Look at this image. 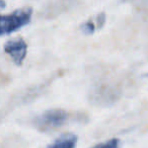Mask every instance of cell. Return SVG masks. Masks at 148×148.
<instances>
[{
    "instance_id": "cell-1",
    "label": "cell",
    "mask_w": 148,
    "mask_h": 148,
    "mask_svg": "<svg viewBox=\"0 0 148 148\" xmlns=\"http://www.w3.org/2000/svg\"><path fill=\"white\" fill-rule=\"evenodd\" d=\"M32 8L27 7L15 10L9 14L0 15V37L14 33L27 25L32 19Z\"/></svg>"
},
{
    "instance_id": "cell-2",
    "label": "cell",
    "mask_w": 148,
    "mask_h": 148,
    "mask_svg": "<svg viewBox=\"0 0 148 148\" xmlns=\"http://www.w3.org/2000/svg\"><path fill=\"white\" fill-rule=\"evenodd\" d=\"M67 112L64 110L55 109L45 112L40 117H38L35 122V125L40 131L50 132L59 129L67 122Z\"/></svg>"
},
{
    "instance_id": "cell-3",
    "label": "cell",
    "mask_w": 148,
    "mask_h": 148,
    "mask_svg": "<svg viewBox=\"0 0 148 148\" xmlns=\"http://www.w3.org/2000/svg\"><path fill=\"white\" fill-rule=\"evenodd\" d=\"M4 52L12 58V60L17 65H21L27 56V43L23 39H15L12 41H9L5 44Z\"/></svg>"
},
{
    "instance_id": "cell-4",
    "label": "cell",
    "mask_w": 148,
    "mask_h": 148,
    "mask_svg": "<svg viewBox=\"0 0 148 148\" xmlns=\"http://www.w3.org/2000/svg\"><path fill=\"white\" fill-rule=\"evenodd\" d=\"M77 143V136L74 134H64L55 140L48 148H75Z\"/></svg>"
},
{
    "instance_id": "cell-5",
    "label": "cell",
    "mask_w": 148,
    "mask_h": 148,
    "mask_svg": "<svg viewBox=\"0 0 148 148\" xmlns=\"http://www.w3.org/2000/svg\"><path fill=\"white\" fill-rule=\"evenodd\" d=\"M93 148H122V143L119 139L113 138V139H110L108 141L95 146Z\"/></svg>"
},
{
    "instance_id": "cell-6",
    "label": "cell",
    "mask_w": 148,
    "mask_h": 148,
    "mask_svg": "<svg viewBox=\"0 0 148 148\" xmlns=\"http://www.w3.org/2000/svg\"><path fill=\"white\" fill-rule=\"evenodd\" d=\"M81 29H82V32L84 34H92L95 29V23H91V21H87V23H85L84 25L81 27Z\"/></svg>"
},
{
    "instance_id": "cell-7",
    "label": "cell",
    "mask_w": 148,
    "mask_h": 148,
    "mask_svg": "<svg viewBox=\"0 0 148 148\" xmlns=\"http://www.w3.org/2000/svg\"><path fill=\"white\" fill-rule=\"evenodd\" d=\"M5 5H6V3H5L4 0H0V9H2L5 7Z\"/></svg>"
}]
</instances>
